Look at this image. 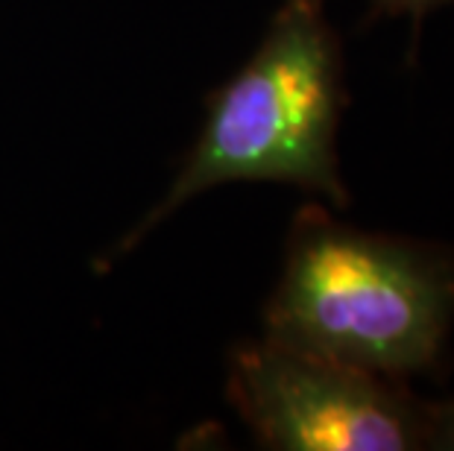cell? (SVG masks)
Masks as SVG:
<instances>
[{
  "label": "cell",
  "instance_id": "obj_1",
  "mask_svg": "<svg viewBox=\"0 0 454 451\" xmlns=\"http://www.w3.org/2000/svg\"><path fill=\"white\" fill-rule=\"evenodd\" d=\"M451 325L446 246L361 232L317 206L296 214L264 338L404 381L440 369Z\"/></svg>",
  "mask_w": 454,
  "mask_h": 451
},
{
  "label": "cell",
  "instance_id": "obj_2",
  "mask_svg": "<svg viewBox=\"0 0 454 451\" xmlns=\"http://www.w3.org/2000/svg\"><path fill=\"white\" fill-rule=\"evenodd\" d=\"M343 59L323 0H278L258 51L211 94L194 147L161 199L106 253V264L185 208L229 182H282L349 203L337 167L343 112Z\"/></svg>",
  "mask_w": 454,
  "mask_h": 451
},
{
  "label": "cell",
  "instance_id": "obj_3",
  "mask_svg": "<svg viewBox=\"0 0 454 451\" xmlns=\"http://www.w3.org/2000/svg\"><path fill=\"white\" fill-rule=\"evenodd\" d=\"M231 408L264 448L408 451L431 446V401L402 381L270 338L229 354Z\"/></svg>",
  "mask_w": 454,
  "mask_h": 451
},
{
  "label": "cell",
  "instance_id": "obj_4",
  "mask_svg": "<svg viewBox=\"0 0 454 451\" xmlns=\"http://www.w3.org/2000/svg\"><path fill=\"white\" fill-rule=\"evenodd\" d=\"M454 4V0H370L364 15V24H379V21H393V18H408L413 24V38L419 35L422 21L434 9Z\"/></svg>",
  "mask_w": 454,
  "mask_h": 451
},
{
  "label": "cell",
  "instance_id": "obj_5",
  "mask_svg": "<svg viewBox=\"0 0 454 451\" xmlns=\"http://www.w3.org/2000/svg\"><path fill=\"white\" fill-rule=\"evenodd\" d=\"M454 451V401L431 405V446Z\"/></svg>",
  "mask_w": 454,
  "mask_h": 451
}]
</instances>
